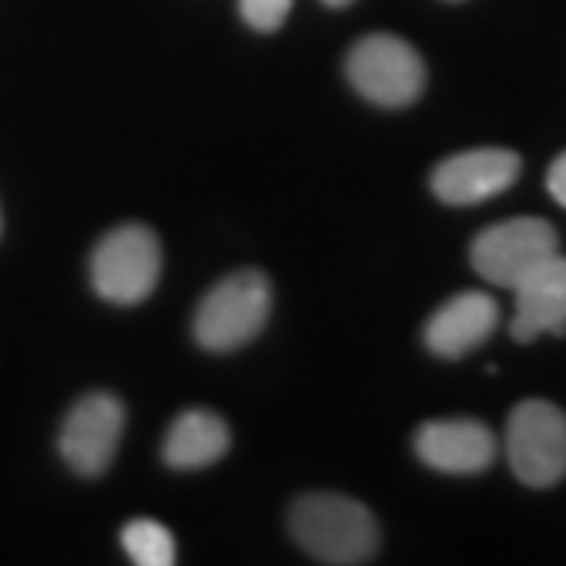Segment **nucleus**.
Wrapping results in <instances>:
<instances>
[{
  "mask_svg": "<svg viewBox=\"0 0 566 566\" xmlns=\"http://www.w3.org/2000/svg\"><path fill=\"white\" fill-rule=\"evenodd\" d=\"M290 532L305 554L334 566L368 564L381 542L371 510L331 491L300 497L290 510Z\"/></svg>",
  "mask_w": 566,
  "mask_h": 566,
  "instance_id": "obj_1",
  "label": "nucleus"
},
{
  "mask_svg": "<svg viewBox=\"0 0 566 566\" xmlns=\"http://www.w3.org/2000/svg\"><path fill=\"white\" fill-rule=\"evenodd\" d=\"M271 315V283L262 271L223 277L199 305L192 334L211 353H230L262 334Z\"/></svg>",
  "mask_w": 566,
  "mask_h": 566,
  "instance_id": "obj_2",
  "label": "nucleus"
},
{
  "mask_svg": "<svg viewBox=\"0 0 566 566\" xmlns=\"http://www.w3.org/2000/svg\"><path fill=\"white\" fill-rule=\"evenodd\" d=\"M161 277V243L145 223H123L92 252V286L117 305L145 303Z\"/></svg>",
  "mask_w": 566,
  "mask_h": 566,
  "instance_id": "obj_3",
  "label": "nucleus"
},
{
  "mask_svg": "<svg viewBox=\"0 0 566 566\" xmlns=\"http://www.w3.org/2000/svg\"><path fill=\"white\" fill-rule=\"evenodd\" d=\"M506 460L528 488L566 479V412L547 400H523L506 419Z\"/></svg>",
  "mask_w": 566,
  "mask_h": 566,
  "instance_id": "obj_4",
  "label": "nucleus"
},
{
  "mask_svg": "<svg viewBox=\"0 0 566 566\" xmlns=\"http://www.w3.org/2000/svg\"><path fill=\"white\" fill-rule=\"evenodd\" d=\"M560 252V237L545 218H510L485 227L469 249L479 277L513 290L526 274Z\"/></svg>",
  "mask_w": 566,
  "mask_h": 566,
  "instance_id": "obj_5",
  "label": "nucleus"
},
{
  "mask_svg": "<svg viewBox=\"0 0 566 566\" xmlns=\"http://www.w3.org/2000/svg\"><path fill=\"white\" fill-rule=\"evenodd\" d=\"M353 88L381 107H406L424 88V63L409 41L397 35H368L346 57Z\"/></svg>",
  "mask_w": 566,
  "mask_h": 566,
  "instance_id": "obj_6",
  "label": "nucleus"
},
{
  "mask_svg": "<svg viewBox=\"0 0 566 566\" xmlns=\"http://www.w3.org/2000/svg\"><path fill=\"white\" fill-rule=\"evenodd\" d=\"M126 412L114 394H88L70 409L61 428V453L73 472L85 479L102 475L114 463Z\"/></svg>",
  "mask_w": 566,
  "mask_h": 566,
  "instance_id": "obj_7",
  "label": "nucleus"
},
{
  "mask_svg": "<svg viewBox=\"0 0 566 566\" xmlns=\"http://www.w3.org/2000/svg\"><path fill=\"white\" fill-rule=\"evenodd\" d=\"M520 170L523 161L510 148H469L434 167L431 189L447 205H482L506 192Z\"/></svg>",
  "mask_w": 566,
  "mask_h": 566,
  "instance_id": "obj_8",
  "label": "nucleus"
},
{
  "mask_svg": "<svg viewBox=\"0 0 566 566\" xmlns=\"http://www.w3.org/2000/svg\"><path fill=\"white\" fill-rule=\"evenodd\" d=\"M416 453L444 475H479L497 457V438L479 419H434L416 431Z\"/></svg>",
  "mask_w": 566,
  "mask_h": 566,
  "instance_id": "obj_9",
  "label": "nucleus"
},
{
  "mask_svg": "<svg viewBox=\"0 0 566 566\" xmlns=\"http://www.w3.org/2000/svg\"><path fill=\"white\" fill-rule=\"evenodd\" d=\"M516 312L510 334L520 344H532L542 334H566V255H551L532 274L513 286Z\"/></svg>",
  "mask_w": 566,
  "mask_h": 566,
  "instance_id": "obj_10",
  "label": "nucleus"
},
{
  "mask_svg": "<svg viewBox=\"0 0 566 566\" xmlns=\"http://www.w3.org/2000/svg\"><path fill=\"white\" fill-rule=\"evenodd\" d=\"M501 322L497 303L482 290H465L447 300L424 324V346L441 359H460L479 349Z\"/></svg>",
  "mask_w": 566,
  "mask_h": 566,
  "instance_id": "obj_11",
  "label": "nucleus"
},
{
  "mask_svg": "<svg viewBox=\"0 0 566 566\" xmlns=\"http://www.w3.org/2000/svg\"><path fill=\"white\" fill-rule=\"evenodd\" d=\"M230 447V428L208 409H189L164 438V463L180 472L218 463Z\"/></svg>",
  "mask_w": 566,
  "mask_h": 566,
  "instance_id": "obj_12",
  "label": "nucleus"
},
{
  "mask_svg": "<svg viewBox=\"0 0 566 566\" xmlns=\"http://www.w3.org/2000/svg\"><path fill=\"white\" fill-rule=\"evenodd\" d=\"M123 551L139 566H170L177 564V542L170 528L158 520H133L120 532Z\"/></svg>",
  "mask_w": 566,
  "mask_h": 566,
  "instance_id": "obj_13",
  "label": "nucleus"
},
{
  "mask_svg": "<svg viewBox=\"0 0 566 566\" xmlns=\"http://www.w3.org/2000/svg\"><path fill=\"white\" fill-rule=\"evenodd\" d=\"M290 7H293V0H240L243 20L259 32H274L277 25H283Z\"/></svg>",
  "mask_w": 566,
  "mask_h": 566,
  "instance_id": "obj_14",
  "label": "nucleus"
},
{
  "mask_svg": "<svg viewBox=\"0 0 566 566\" xmlns=\"http://www.w3.org/2000/svg\"><path fill=\"white\" fill-rule=\"evenodd\" d=\"M547 192L554 196V202L566 208V151H560L547 167Z\"/></svg>",
  "mask_w": 566,
  "mask_h": 566,
  "instance_id": "obj_15",
  "label": "nucleus"
},
{
  "mask_svg": "<svg viewBox=\"0 0 566 566\" xmlns=\"http://www.w3.org/2000/svg\"><path fill=\"white\" fill-rule=\"evenodd\" d=\"M327 7H346V3H353V0H324Z\"/></svg>",
  "mask_w": 566,
  "mask_h": 566,
  "instance_id": "obj_16",
  "label": "nucleus"
}]
</instances>
